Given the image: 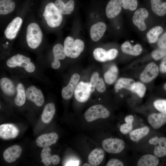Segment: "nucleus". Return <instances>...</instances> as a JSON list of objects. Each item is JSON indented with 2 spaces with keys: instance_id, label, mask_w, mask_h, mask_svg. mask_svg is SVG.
Here are the masks:
<instances>
[{
  "instance_id": "f257e3e1",
  "label": "nucleus",
  "mask_w": 166,
  "mask_h": 166,
  "mask_svg": "<svg viewBox=\"0 0 166 166\" xmlns=\"http://www.w3.org/2000/svg\"><path fill=\"white\" fill-rule=\"evenodd\" d=\"M85 44L81 39L75 40L71 36L67 37L65 40L64 47L66 56L72 58L77 57L83 51Z\"/></svg>"
},
{
  "instance_id": "f03ea898",
  "label": "nucleus",
  "mask_w": 166,
  "mask_h": 166,
  "mask_svg": "<svg viewBox=\"0 0 166 166\" xmlns=\"http://www.w3.org/2000/svg\"><path fill=\"white\" fill-rule=\"evenodd\" d=\"M43 34L39 26L36 23H31L27 27L26 39L28 45L34 49L40 45L42 40Z\"/></svg>"
},
{
  "instance_id": "7ed1b4c3",
  "label": "nucleus",
  "mask_w": 166,
  "mask_h": 166,
  "mask_svg": "<svg viewBox=\"0 0 166 166\" xmlns=\"http://www.w3.org/2000/svg\"><path fill=\"white\" fill-rule=\"evenodd\" d=\"M43 16L47 25L51 28L58 26L62 20L61 14L53 2H50L46 5Z\"/></svg>"
},
{
  "instance_id": "20e7f679",
  "label": "nucleus",
  "mask_w": 166,
  "mask_h": 166,
  "mask_svg": "<svg viewBox=\"0 0 166 166\" xmlns=\"http://www.w3.org/2000/svg\"><path fill=\"white\" fill-rule=\"evenodd\" d=\"M30 61V58L18 54L8 59L6 62V64L10 68L17 66L22 67L27 72L32 73L34 71L35 68L34 65Z\"/></svg>"
},
{
  "instance_id": "39448f33",
  "label": "nucleus",
  "mask_w": 166,
  "mask_h": 166,
  "mask_svg": "<svg viewBox=\"0 0 166 166\" xmlns=\"http://www.w3.org/2000/svg\"><path fill=\"white\" fill-rule=\"evenodd\" d=\"M107 109L101 105H93L85 112L84 117L86 120L90 122L99 118H106L110 115Z\"/></svg>"
},
{
  "instance_id": "423d86ee",
  "label": "nucleus",
  "mask_w": 166,
  "mask_h": 166,
  "mask_svg": "<svg viewBox=\"0 0 166 166\" xmlns=\"http://www.w3.org/2000/svg\"><path fill=\"white\" fill-rule=\"evenodd\" d=\"M102 145L107 152L113 154L121 152L124 149L125 144L124 141L118 138H107L103 140Z\"/></svg>"
},
{
  "instance_id": "0eeeda50",
  "label": "nucleus",
  "mask_w": 166,
  "mask_h": 166,
  "mask_svg": "<svg viewBox=\"0 0 166 166\" xmlns=\"http://www.w3.org/2000/svg\"><path fill=\"white\" fill-rule=\"evenodd\" d=\"M91 93L89 83L81 81L78 82L75 89L74 96L77 101L84 102L88 100Z\"/></svg>"
},
{
  "instance_id": "6e6552de",
  "label": "nucleus",
  "mask_w": 166,
  "mask_h": 166,
  "mask_svg": "<svg viewBox=\"0 0 166 166\" xmlns=\"http://www.w3.org/2000/svg\"><path fill=\"white\" fill-rule=\"evenodd\" d=\"M159 71V68L157 65L154 62H151L146 66L140 74V79L144 83H149L157 76Z\"/></svg>"
},
{
  "instance_id": "1a4fd4ad",
  "label": "nucleus",
  "mask_w": 166,
  "mask_h": 166,
  "mask_svg": "<svg viewBox=\"0 0 166 166\" xmlns=\"http://www.w3.org/2000/svg\"><path fill=\"white\" fill-rule=\"evenodd\" d=\"M26 94L27 99L37 106H41L43 104L44 98L43 93L35 86L32 85L28 87L26 90Z\"/></svg>"
},
{
  "instance_id": "9d476101",
  "label": "nucleus",
  "mask_w": 166,
  "mask_h": 166,
  "mask_svg": "<svg viewBox=\"0 0 166 166\" xmlns=\"http://www.w3.org/2000/svg\"><path fill=\"white\" fill-rule=\"evenodd\" d=\"M22 23V20L19 17H17L12 20L5 30L6 37L10 40L14 39L20 29Z\"/></svg>"
},
{
  "instance_id": "9b49d317",
  "label": "nucleus",
  "mask_w": 166,
  "mask_h": 166,
  "mask_svg": "<svg viewBox=\"0 0 166 166\" xmlns=\"http://www.w3.org/2000/svg\"><path fill=\"white\" fill-rule=\"evenodd\" d=\"M80 78L77 73L73 74L71 77L68 85L63 88L61 91L62 97L65 100H68L72 97Z\"/></svg>"
},
{
  "instance_id": "f8f14e48",
  "label": "nucleus",
  "mask_w": 166,
  "mask_h": 166,
  "mask_svg": "<svg viewBox=\"0 0 166 166\" xmlns=\"http://www.w3.org/2000/svg\"><path fill=\"white\" fill-rule=\"evenodd\" d=\"M19 133V129L13 124H6L0 126V136L3 139L14 138L18 136Z\"/></svg>"
},
{
  "instance_id": "ddd939ff",
  "label": "nucleus",
  "mask_w": 166,
  "mask_h": 166,
  "mask_svg": "<svg viewBox=\"0 0 166 166\" xmlns=\"http://www.w3.org/2000/svg\"><path fill=\"white\" fill-rule=\"evenodd\" d=\"M148 12L144 8L138 9L135 12L132 18L133 24L141 31H144L146 28L144 20L148 16Z\"/></svg>"
},
{
  "instance_id": "4468645a",
  "label": "nucleus",
  "mask_w": 166,
  "mask_h": 166,
  "mask_svg": "<svg viewBox=\"0 0 166 166\" xmlns=\"http://www.w3.org/2000/svg\"><path fill=\"white\" fill-rule=\"evenodd\" d=\"M106 29V26L103 22H98L93 24L90 29V35L94 42H97L103 36Z\"/></svg>"
},
{
  "instance_id": "2eb2a0df",
  "label": "nucleus",
  "mask_w": 166,
  "mask_h": 166,
  "mask_svg": "<svg viewBox=\"0 0 166 166\" xmlns=\"http://www.w3.org/2000/svg\"><path fill=\"white\" fill-rule=\"evenodd\" d=\"M22 148L19 145H14L7 148L4 152L3 158L8 163L15 161L20 156Z\"/></svg>"
},
{
  "instance_id": "dca6fc26",
  "label": "nucleus",
  "mask_w": 166,
  "mask_h": 166,
  "mask_svg": "<svg viewBox=\"0 0 166 166\" xmlns=\"http://www.w3.org/2000/svg\"><path fill=\"white\" fill-rule=\"evenodd\" d=\"M53 52L54 59L52 63L51 66L54 69H58L61 65L59 60L64 59L66 56L64 46L60 44H57L53 47Z\"/></svg>"
},
{
  "instance_id": "f3484780",
  "label": "nucleus",
  "mask_w": 166,
  "mask_h": 166,
  "mask_svg": "<svg viewBox=\"0 0 166 166\" xmlns=\"http://www.w3.org/2000/svg\"><path fill=\"white\" fill-rule=\"evenodd\" d=\"M58 139V136L56 133L51 132L38 136L36 140V143L40 147H49L55 143Z\"/></svg>"
},
{
  "instance_id": "a211bd4d",
  "label": "nucleus",
  "mask_w": 166,
  "mask_h": 166,
  "mask_svg": "<svg viewBox=\"0 0 166 166\" xmlns=\"http://www.w3.org/2000/svg\"><path fill=\"white\" fill-rule=\"evenodd\" d=\"M149 124L154 129L160 128L166 123V114L153 113L149 115L148 118Z\"/></svg>"
},
{
  "instance_id": "6ab92c4d",
  "label": "nucleus",
  "mask_w": 166,
  "mask_h": 166,
  "mask_svg": "<svg viewBox=\"0 0 166 166\" xmlns=\"http://www.w3.org/2000/svg\"><path fill=\"white\" fill-rule=\"evenodd\" d=\"M121 9V6L118 0H111L107 5L105 10L106 15L109 18H113L120 14Z\"/></svg>"
},
{
  "instance_id": "aec40b11",
  "label": "nucleus",
  "mask_w": 166,
  "mask_h": 166,
  "mask_svg": "<svg viewBox=\"0 0 166 166\" xmlns=\"http://www.w3.org/2000/svg\"><path fill=\"white\" fill-rule=\"evenodd\" d=\"M105 156V152L101 148L93 149L88 156V161L91 166H97L102 161Z\"/></svg>"
},
{
  "instance_id": "412c9836",
  "label": "nucleus",
  "mask_w": 166,
  "mask_h": 166,
  "mask_svg": "<svg viewBox=\"0 0 166 166\" xmlns=\"http://www.w3.org/2000/svg\"><path fill=\"white\" fill-rule=\"evenodd\" d=\"M121 49L124 53L133 56L139 55L142 50L140 45L137 44L133 46L128 41L124 42L121 45Z\"/></svg>"
},
{
  "instance_id": "4be33fe9",
  "label": "nucleus",
  "mask_w": 166,
  "mask_h": 166,
  "mask_svg": "<svg viewBox=\"0 0 166 166\" xmlns=\"http://www.w3.org/2000/svg\"><path fill=\"white\" fill-rule=\"evenodd\" d=\"M135 83L134 81L131 78H120L115 84V91L117 92L119 89L122 88L132 91L135 87Z\"/></svg>"
},
{
  "instance_id": "5701e85b",
  "label": "nucleus",
  "mask_w": 166,
  "mask_h": 166,
  "mask_svg": "<svg viewBox=\"0 0 166 166\" xmlns=\"http://www.w3.org/2000/svg\"><path fill=\"white\" fill-rule=\"evenodd\" d=\"M55 113V105L54 103H50L44 107L41 115V120L44 123L48 124L52 120Z\"/></svg>"
},
{
  "instance_id": "b1692460",
  "label": "nucleus",
  "mask_w": 166,
  "mask_h": 166,
  "mask_svg": "<svg viewBox=\"0 0 166 166\" xmlns=\"http://www.w3.org/2000/svg\"><path fill=\"white\" fill-rule=\"evenodd\" d=\"M1 89L3 92L9 96L14 95L16 92L15 86L12 81L6 77H3L0 81Z\"/></svg>"
},
{
  "instance_id": "393cba45",
  "label": "nucleus",
  "mask_w": 166,
  "mask_h": 166,
  "mask_svg": "<svg viewBox=\"0 0 166 166\" xmlns=\"http://www.w3.org/2000/svg\"><path fill=\"white\" fill-rule=\"evenodd\" d=\"M156 156L145 154L142 156L137 163L138 166H156L159 162V159Z\"/></svg>"
},
{
  "instance_id": "a878e982",
  "label": "nucleus",
  "mask_w": 166,
  "mask_h": 166,
  "mask_svg": "<svg viewBox=\"0 0 166 166\" xmlns=\"http://www.w3.org/2000/svg\"><path fill=\"white\" fill-rule=\"evenodd\" d=\"M152 11L159 16H163L166 14V2L160 0H150Z\"/></svg>"
},
{
  "instance_id": "bb28decb",
  "label": "nucleus",
  "mask_w": 166,
  "mask_h": 166,
  "mask_svg": "<svg viewBox=\"0 0 166 166\" xmlns=\"http://www.w3.org/2000/svg\"><path fill=\"white\" fill-rule=\"evenodd\" d=\"M118 72V69L116 65H113L111 66L104 75L105 82L109 85L113 83L117 78Z\"/></svg>"
},
{
  "instance_id": "cd10ccee",
  "label": "nucleus",
  "mask_w": 166,
  "mask_h": 166,
  "mask_svg": "<svg viewBox=\"0 0 166 166\" xmlns=\"http://www.w3.org/2000/svg\"><path fill=\"white\" fill-rule=\"evenodd\" d=\"M154 153L157 157H163L166 156V138L161 137L159 138L154 150Z\"/></svg>"
},
{
  "instance_id": "c85d7f7f",
  "label": "nucleus",
  "mask_w": 166,
  "mask_h": 166,
  "mask_svg": "<svg viewBox=\"0 0 166 166\" xmlns=\"http://www.w3.org/2000/svg\"><path fill=\"white\" fill-rule=\"evenodd\" d=\"M149 131V128L147 126L137 128L129 133V137L132 141H137L146 136Z\"/></svg>"
},
{
  "instance_id": "c756f323",
  "label": "nucleus",
  "mask_w": 166,
  "mask_h": 166,
  "mask_svg": "<svg viewBox=\"0 0 166 166\" xmlns=\"http://www.w3.org/2000/svg\"><path fill=\"white\" fill-rule=\"evenodd\" d=\"M17 94L14 99L15 104L18 106H21L25 103L26 94L23 85L21 83L18 84L16 88Z\"/></svg>"
},
{
  "instance_id": "7c9ffc66",
  "label": "nucleus",
  "mask_w": 166,
  "mask_h": 166,
  "mask_svg": "<svg viewBox=\"0 0 166 166\" xmlns=\"http://www.w3.org/2000/svg\"><path fill=\"white\" fill-rule=\"evenodd\" d=\"M15 7V3L12 0H1L0 1V14L4 15L13 11Z\"/></svg>"
},
{
  "instance_id": "2f4dec72",
  "label": "nucleus",
  "mask_w": 166,
  "mask_h": 166,
  "mask_svg": "<svg viewBox=\"0 0 166 166\" xmlns=\"http://www.w3.org/2000/svg\"><path fill=\"white\" fill-rule=\"evenodd\" d=\"M163 31V28L160 26H156L151 29L146 34L149 42L153 43L157 42L158 41L159 35Z\"/></svg>"
},
{
  "instance_id": "473e14b6",
  "label": "nucleus",
  "mask_w": 166,
  "mask_h": 166,
  "mask_svg": "<svg viewBox=\"0 0 166 166\" xmlns=\"http://www.w3.org/2000/svg\"><path fill=\"white\" fill-rule=\"evenodd\" d=\"M95 59L101 62H104L109 61V53L108 51L100 47L96 48L93 52Z\"/></svg>"
},
{
  "instance_id": "72a5a7b5",
  "label": "nucleus",
  "mask_w": 166,
  "mask_h": 166,
  "mask_svg": "<svg viewBox=\"0 0 166 166\" xmlns=\"http://www.w3.org/2000/svg\"><path fill=\"white\" fill-rule=\"evenodd\" d=\"M51 149L48 146L43 147L41 153V162L45 166H49L51 163Z\"/></svg>"
},
{
  "instance_id": "f704fd0d",
  "label": "nucleus",
  "mask_w": 166,
  "mask_h": 166,
  "mask_svg": "<svg viewBox=\"0 0 166 166\" xmlns=\"http://www.w3.org/2000/svg\"><path fill=\"white\" fill-rule=\"evenodd\" d=\"M121 6L125 9H129L133 11L137 6V0H118Z\"/></svg>"
},
{
  "instance_id": "c9c22d12",
  "label": "nucleus",
  "mask_w": 166,
  "mask_h": 166,
  "mask_svg": "<svg viewBox=\"0 0 166 166\" xmlns=\"http://www.w3.org/2000/svg\"><path fill=\"white\" fill-rule=\"evenodd\" d=\"M146 87L144 84L139 82L135 83V87L132 91L137 94L140 97H142L146 91Z\"/></svg>"
},
{
  "instance_id": "e433bc0d",
  "label": "nucleus",
  "mask_w": 166,
  "mask_h": 166,
  "mask_svg": "<svg viewBox=\"0 0 166 166\" xmlns=\"http://www.w3.org/2000/svg\"><path fill=\"white\" fill-rule=\"evenodd\" d=\"M155 108L161 113L166 114V100L159 99L153 103Z\"/></svg>"
},
{
  "instance_id": "4c0bfd02",
  "label": "nucleus",
  "mask_w": 166,
  "mask_h": 166,
  "mask_svg": "<svg viewBox=\"0 0 166 166\" xmlns=\"http://www.w3.org/2000/svg\"><path fill=\"white\" fill-rule=\"evenodd\" d=\"M152 56L156 60L163 58L166 56V49L159 48L155 50L152 52Z\"/></svg>"
},
{
  "instance_id": "58836bf2",
  "label": "nucleus",
  "mask_w": 166,
  "mask_h": 166,
  "mask_svg": "<svg viewBox=\"0 0 166 166\" xmlns=\"http://www.w3.org/2000/svg\"><path fill=\"white\" fill-rule=\"evenodd\" d=\"M99 78V73L97 72H94L92 74L89 82L91 91L93 92L96 88V84Z\"/></svg>"
},
{
  "instance_id": "ea45409f",
  "label": "nucleus",
  "mask_w": 166,
  "mask_h": 166,
  "mask_svg": "<svg viewBox=\"0 0 166 166\" xmlns=\"http://www.w3.org/2000/svg\"><path fill=\"white\" fill-rule=\"evenodd\" d=\"M74 8V2L73 0H70L65 4L62 14H69L73 11Z\"/></svg>"
},
{
  "instance_id": "a19ab883",
  "label": "nucleus",
  "mask_w": 166,
  "mask_h": 166,
  "mask_svg": "<svg viewBox=\"0 0 166 166\" xmlns=\"http://www.w3.org/2000/svg\"><path fill=\"white\" fill-rule=\"evenodd\" d=\"M132 123H126L122 124L120 126V132L124 134H127L129 133L133 128Z\"/></svg>"
},
{
  "instance_id": "79ce46f5",
  "label": "nucleus",
  "mask_w": 166,
  "mask_h": 166,
  "mask_svg": "<svg viewBox=\"0 0 166 166\" xmlns=\"http://www.w3.org/2000/svg\"><path fill=\"white\" fill-rule=\"evenodd\" d=\"M96 89L98 92L100 93H103L105 90V85L102 78H99L96 84Z\"/></svg>"
},
{
  "instance_id": "37998d69",
  "label": "nucleus",
  "mask_w": 166,
  "mask_h": 166,
  "mask_svg": "<svg viewBox=\"0 0 166 166\" xmlns=\"http://www.w3.org/2000/svg\"><path fill=\"white\" fill-rule=\"evenodd\" d=\"M158 45L162 49H166V32L164 34L158 39Z\"/></svg>"
},
{
  "instance_id": "c03bdc74",
  "label": "nucleus",
  "mask_w": 166,
  "mask_h": 166,
  "mask_svg": "<svg viewBox=\"0 0 166 166\" xmlns=\"http://www.w3.org/2000/svg\"><path fill=\"white\" fill-rule=\"evenodd\" d=\"M106 166H123V163L118 159H112L109 160L106 164Z\"/></svg>"
},
{
  "instance_id": "a18cd8bd",
  "label": "nucleus",
  "mask_w": 166,
  "mask_h": 166,
  "mask_svg": "<svg viewBox=\"0 0 166 166\" xmlns=\"http://www.w3.org/2000/svg\"><path fill=\"white\" fill-rule=\"evenodd\" d=\"M54 4L60 12L62 14L65 5L63 2L61 0H57L55 1Z\"/></svg>"
},
{
  "instance_id": "49530a36",
  "label": "nucleus",
  "mask_w": 166,
  "mask_h": 166,
  "mask_svg": "<svg viewBox=\"0 0 166 166\" xmlns=\"http://www.w3.org/2000/svg\"><path fill=\"white\" fill-rule=\"evenodd\" d=\"M109 53V61L114 59L118 54V50L115 49H111L108 50Z\"/></svg>"
},
{
  "instance_id": "de8ad7c7",
  "label": "nucleus",
  "mask_w": 166,
  "mask_h": 166,
  "mask_svg": "<svg viewBox=\"0 0 166 166\" xmlns=\"http://www.w3.org/2000/svg\"><path fill=\"white\" fill-rule=\"evenodd\" d=\"M159 69L161 73H166V56L163 58L160 63Z\"/></svg>"
},
{
  "instance_id": "09e8293b",
  "label": "nucleus",
  "mask_w": 166,
  "mask_h": 166,
  "mask_svg": "<svg viewBox=\"0 0 166 166\" xmlns=\"http://www.w3.org/2000/svg\"><path fill=\"white\" fill-rule=\"evenodd\" d=\"M51 163L54 165L58 164L60 161V157L57 155L51 156Z\"/></svg>"
},
{
  "instance_id": "8fccbe9b",
  "label": "nucleus",
  "mask_w": 166,
  "mask_h": 166,
  "mask_svg": "<svg viewBox=\"0 0 166 166\" xmlns=\"http://www.w3.org/2000/svg\"><path fill=\"white\" fill-rule=\"evenodd\" d=\"M159 138L158 137L156 136L151 138L149 140V143L150 144L154 145L157 144Z\"/></svg>"
},
{
  "instance_id": "3c124183",
  "label": "nucleus",
  "mask_w": 166,
  "mask_h": 166,
  "mask_svg": "<svg viewBox=\"0 0 166 166\" xmlns=\"http://www.w3.org/2000/svg\"><path fill=\"white\" fill-rule=\"evenodd\" d=\"M134 118L132 116L130 115L126 116L125 118V121L126 123H132Z\"/></svg>"
},
{
  "instance_id": "603ef678",
  "label": "nucleus",
  "mask_w": 166,
  "mask_h": 166,
  "mask_svg": "<svg viewBox=\"0 0 166 166\" xmlns=\"http://www.w3.org/2000/svg\"><path fill=\"white\" fill-rule=\"evenodd\" d=\"M91 166L90 164L89 163V164L88 163H85L83 165V166Z\"/></svg>"
},
{
  "instance_id": "864d4df0",
  "label": "nucleus",
  "mask_w": 166,
  "mask_h": 166,
  "mask_svg": "<svg viewBox=\"0 0 166 166\" xmlns=\"http://www.w3.org/2000/svg\"><path fill=\"white\" fill-rule=\"evenodd\" d=\"M164 88L165 90H166V83L165 84L164 86Z\"/></svg>"
}]
</instances>
